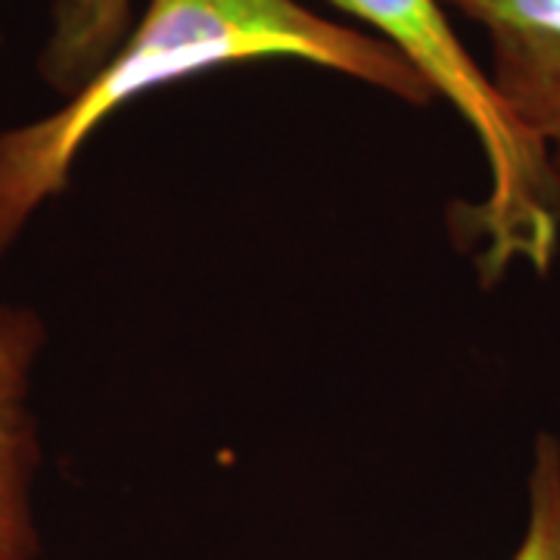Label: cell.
Returning <instances> with one entry per match:
<instances>
[{
	"label": "cell",
	"instance_id": "6da1fadb",
	"mask_svg": "<svg viewBox=\"0 0 560 560\" xmlns=\"http://www.w3.org/2000/svg\"><path fill=\"white\" fill-rule=\"evenodd\" d=\"M253 60L308 62L408 106L436 101L430 81L396 47L324 20L300 0H147L119 50L72 97L0 131V259L28 221L66 194L84 143L109 116L165 84Z\"/></svg>",
	"mask_w": 560,
	"mask_h": 560
},
{
	"label": "cell",
	"instance_id": "7a4b0ae2",
	"mask_svg": "<svg viewBox=\"0 0 560 560\" xmlns=\"http://www.w3.org/2000/svg\"><path fill=\"white\" fill-rule=\"evenodd\" d=\"M396 47L436 97H445L480 140L489 194L455 212L460 246L486 283L514 265L545 275L560 243V172L504 113L486 66L455 35L442 0H327Z\"/></svg>",
	"mask_w": 560,
	"mask_h": 560
},
{
	"label": "cell",
	"instance_id": "3957f363",
	"mask_svg": "<svg viewBox=\"0 0 560 560\" xmlns=\"http://www.w3.org/2000/svg\"><path fill=\"white\" fill-rule=\"evenodd\" d=\"M489 47L486 75L504 113L560 172V0H442Z\"/></svg>",
	"mask_w": 560,
	"mask_h": 560
},
{
	"label": "cell",
	"instance_id": "277c9868",
	"mask_svg": "<svg viewBox=\"0 0 560 560\" xmlns=\"http://www.w3.org/2000/svg\"><path fill=\"white\" fill-rule=\"evenodd\" d=\"M44 346L47 324L38 312L0 300V560L40 558L35 523L40 436L32 383Z\"/></svg>",
	"mask_w": 560,
	"mask_h": 560
},
{
	"label": "cell",
	"instance_id": "5b68a950",
	"mask_svg": "<svg viewBox=\"0 0 560 560\" xmlns=\"http://www.w3.org/2000/svg\"><path fill=\"white\" fill-rule=\"evenodd\" d=\"M135 7L138 0H54L38 54L40 81L62 101L72 97L119 50L138 20Z\"/></svg>",
	"mask_w": 560,
	"mask_h": 560
},
{
	"label": "cell",
	"instance_id": "8992f818",
	"mask_svg": "<svg viewBox=\"0 0 560 560\" xmlns=\"http://www.w3.org/2000/svg\"><path fill=\"white\" fill-rule=\"evenodd\" d=\"M526 529L511 560H560V440L541 433L526 482Z\"/></svg>",
	"mask_w": 560,
	"mask_h": 560
}]
</instances>
